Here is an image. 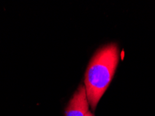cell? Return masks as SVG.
<instances>
[{"label": "cell", "mask_w": 155, "mask_h": 116, "mask_svg": "<svg viewBox=\"0 0 155 116\" xmlns=\"http://www.w3.org/2000/svg\"><path fill=\"white\" fill-rule=\"evenodd\" d=\"M118 61L119 49L115 43L99 49L91 59L85 72V87L93 111L110 85Z\"/></svg>", "instance_id": "obj_1"}, {"label": "cell", "mask_w": 155, "mask_h": 116, "mask_svg": "<svg viewBox=\"0 0 155 116\" xmlns=\"http://www.w3.org/2000/svg\"><path fill=\"white\" fill-rule=\"evenodd\" d=\"M89 111V102L85 86H80L71 99L65 111V116H85Z\"/></svg>", "instance_id": "obj_2"}, {"label": "cell", "mask_w": 155, "mask_h": 116, "mask_svg": "<svg viewBox=\"0 0 155 116\" xmlns=\"http://www.w3.org/2000/svg\"><path fill=\"white\" fill-rule=\"evenodd\" d=\"M85 116H94V115H93L92 113H91L90 111H88V113H87V114H86V115H85Z\"/></svg>", "instance_id": "obj_3"}]
</instances>
